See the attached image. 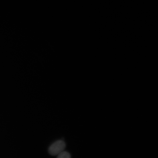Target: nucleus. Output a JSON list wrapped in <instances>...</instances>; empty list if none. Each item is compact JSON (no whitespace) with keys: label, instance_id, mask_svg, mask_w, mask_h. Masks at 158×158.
Instances as JSON below:
<instances>
[{"label":"nucleus","instance_id":"obj_1","mask_svg":"<svg viewBox=\"0 0 158 158\" xmlns=\"http://www.w3.org/2000/svg\"><path fill=\"white\" fill-rule=\"evenodd\" d=\"M66 147L65 142L62 140H58L50 146L48 148V152L51 155H58L63 151Z\"/></svg>","mask_w":158,"mask_h":158},{"label":"nucleus","instance_id":"obj_2","mask_svg":"<svg viewBox=\"0 0 158 158\" xmlns=\"http://www.w3.org/2000/svg\"><path fill=\"white\" fill-rule=\"evenodd\" d=\"M71 157L70 154L68 152L63 151L58 154L57 158H70Z\"/></svg>","mask_w":158,"mask_h":158}]
</instances>
